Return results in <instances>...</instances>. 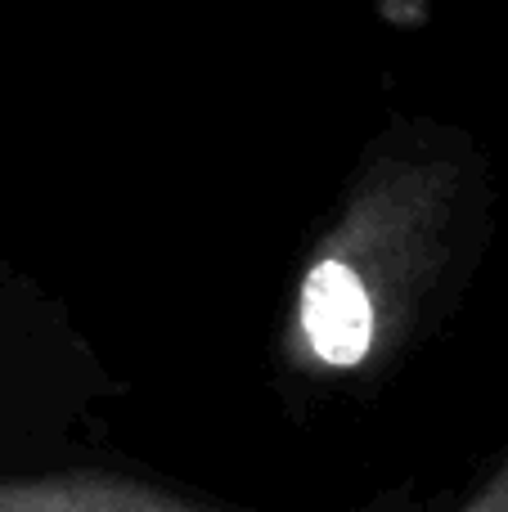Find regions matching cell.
Here are the masks:
<instances>
[{
	"label": "cell",
	"instance_id": "cell-1",
	"mask_svg": "<svg viewBox=\"0 0 508 512\" xmlns=\"http://www.w3.org/2000/svg\"><path fill=\"white\" fill-rule=\"evenodd\" d=\"M459 167L383 158L351 189L297 279L288 355L315 378H356L396 351L446 256Z\"/></svg>",
	"mask_w": 508,
	"mask_h": 512
},
{
	"label": "cell",
	"instance_id": "cell-2",
	"mask_svg": "<svg viewBox=\"0 0 508 512\" xmlns=\"http://www.w3.org/2000/svg\"><path fill=\"white\" fill-rule=\"evenodd\" d=\"M0 512H216L113 472L0 477Z\"/></svg>",
	"mask_w": 508,
	"mask_h": 512
},
{
	"label": "cell",
	"instance_id": "cell-3",
	"mask_svg": "<svg viewBox=\"0 0 508 512\" xmlns=\"http://www.w3.org/2000/svg\"><path fill=\"white\" fill-rule=\"evenodd\" d=\"M464 512H508V459L491 472V481H486V486L468 499Z\"/></svg>",
	"mask_w": 508,
	"mask_h": 512
}]
</instances>
